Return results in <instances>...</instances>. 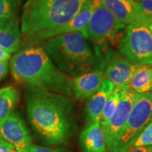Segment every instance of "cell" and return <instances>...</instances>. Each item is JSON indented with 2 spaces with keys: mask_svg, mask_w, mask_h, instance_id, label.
I'll use <instances>...</instances> for the list:
<instances>
[{
  "mask_svg": "<svg viewBox=\"0 0 152 152\" xmlns=\"http://www.w3.org/2000/svg\"><path fill=\"white\" fill-rule=\"evenodd\" d=\"M4 88H5V87H4V88H1V89H0V94H1V93L3 92V90H4Z\"/></svg>",
  "mask_w": 152,
  "mask_h": 152,
  "instance_id": "obj_30",
  "label": "cell"
},
{
  "mask_svg": "<svg viewBox=\"0 0 152 152\" xmlns=\"http://www.w3.org/2000/svg\"><path fill=\"white\" fill-rule=\"evenodd\" d=\"M125 26L118 21L107 9L99 3L80 33L86 40L94 43L96 47H102L107 42H113L117 38L121 39V37H117L118 35H120V32Z\"/></svg>",
  "mask_w": 152,
  "mask_h": 152,
  "instance_id": "obj_6",
  "label": "cell"
},
{
  "mask_svg": "<svg viewBox=\"0 0 152 152\" xmlns=\"http://www.w3.org/2000/svg\"><path fill=\"white\" fill-rule=\"evenodd\" d=\"M131 145L134 147L152 145V121L140 132V134Z\"/></svg>",
  "mask_w": 152,
  "mask_h": 152,
  "instance_id": "obj_21",
  "label": "cell"
},
{
  "mask_svg": "<svg viewBox=\"0 0 152 152\" xmlns=\"http://www.w3.org/2000/svg\"><path fill=\"white\" fill-rule=\"evenodd\" d=\"M15 149L12 144L0 138V152H11Z\"/></svg>",
  "mask_w": 152,
  "mask_h": 152,
  "instance_id": "obj_25",
  "label": "cell"
},
{
  "mask_svg": "<svg viewBox=\"0 0 152 152\" xmlns=\"http://www.w3.org/2000/svg\"><path fill=\"white\" fill-rule=\"evenodd\" d=\"M128 147L123 148V149H119L116 150V151H114L113 152H128Z\"/></svg>",
  "mask_w": 152,
  "mask_h": 152,
  "instance_id": "obj_28",
  "label": "cell"
},
{
  "mask_svg": "<svg viewBox=\"0 0 152 152\" xmlns=\"http://www.w3.org/2000/svg\"><path fill=\"white\" fill-rule=\"evenodd\" d=\"M20 0H0V20L8 19L16 14Z\"/></svg>",
  "mask_w": 152,
  "mask_h": 152,
  "instance_id": "obj_20",
  "label": "cell"
},
{
  "mask_svg": "<svg viewBox=\"0 0 152 152\" xmlns=\"http://www.w3.org/2000/svg\"><path fill=\"white\" fill-rule=\"evenodd\" d=\"M87 0H27L23 6L20 30L26 46L40 36L70 22Z\"/></svg>",
  "mask_w": 152,
  "mask_h": 152,
  "instance_id": "obj_3",
  "label": "cell"
},
{
  "mask_svg": "<svg viewBox=\"0 0 152 152\" xmlns=\"http://www.w3.org/2000/svg\"><path fill=\"white\" fill-rule=\"evenodd\" d=\"M120 50L125 58L141 66H152V18L142 17L125 27Z\"/></svg>",
  "mask_w": 152,
  "mask_h": 152,
  "instance_id": "obj_5",
  "label": "cell"
},
{
  "mask_svg": "<svg viewBox=\"0 0 152 152\" xmlns=\"http://www.w3.org/2000/svg\"><path fill=\"white\" fill-rule=\"evenodd\" d=\"M99 3V0H87L81 11L72 19L71 21L57 29L44 34L38 38L33 45H37L39 43L43 42L47 39L54 37L55 36L62 35V34L80 32L81 30L88 23L93 12H94L95 7Z\"/></svg>",
  "mask_w": 152,
  "mask_h": 152,
  "instance_id": "obj_11",
  "label": "cell"
},
{
  "mask_svg": "<svg viewBox=\"0 0 152 152\" xmlns=\"http://www.w3.org/2000/svg\"><path fill=\"white\" fill-rule=\"evenodd\" d=\"M83 152H106V141L100 122L88 123L80 135Z\"/></svg>",
  "mask_w": 152,
  "mask_h": 152,
  "instance_id": "obj_15",
  "label": "cell"
},
{
  "mask_svg": "<svg viewBox=\"0 0 152 152\" xmlns=\"http://www.w3.org/2000/svg\"><path fill=\"white\" fill-rule=\"evenodd\" d=\"M128 87L137 94L151 92L152 88V66H140L133 74Z\"/></svg>",
  "mask_w": 152,
  "mask_h": 152,
  "instance_id": "obj_17",
  "label": "cell"
},
{
  "mask_svg": "<svg viewBox=\"0 0 152 152\" xmlns=\"http://www.w3.org/2000/svg\"><path fill=\"white\" fill-rule=\"evenodd\" d=\"M99 3L124 26L132 23L145 16L137 9L135 4L127 0H99Z\"/></svg>",
  "mask_w": 152,
  "mask_h": 152,
  "instance_id": "obj_14",
  "label": "cell"
},
{
  "mask_svg": "<svg viewBox=\"0 0 152 152\" xmlns=\"http://www.w3.org/2000/svg\"><path fill=\"white\" fill-rule=\"evenodd\" d=\"M138 95L139 94L131 90L128 86L125 87L123 89L121 101L113 115L106 122L100 123L108 152L113 151L114 144L124 128Z\"/></svg>",
  "mask_w": 152,
  "mask_h": 152,
  "instance_id": "obj_8",
  "label": "cell"
},
{
  "mask_svg": "<svg viewBox=\"0 0 152 152\" xmlns=\"http://www.w3.org/2000/svg\"><path fill=\"white\" fill-rule=\"evenodd\" d=\"M115 85L111 81L105 79L99 89L88 99L85 109L87 123L100 122L102 111Z\"/></svg>",
  "mask_w": 152,
  "mask_h": 152,
  "instance_id": "obj_16",
  "label": "cell"
},
{
  "mask_svg": "<svg viewBox=\"0 0 152 152\" xmlns=\"http://www.w3.org/2000/svg\"><path fill=\"white\" fill-rule=\"evenodd\" d=\"M106 79L104 71H96L71 79L72 93L77 99L85 101L97 91Z\"/></svg>",
  "mask_w": 152,
  "mask_h": 152,
  "instance_id": "obj_12",
  "label": "cell"
},
{
  "mask_svg": "<svg viewBox=\"0 0 152 152\" xmlns=\"http://www.w3.org/2000/svg\"><path fill=\"white\" fill-rule=\"evenodd\" d=\"M124 88L125 87H114L107 101H106L105 106H104L103 111H102L100 118V123L106 122L113 115L115 110L116 109L120 101H121V96H122V93Z\"/></svg>",
  "mask_w": 152,
  "mask_h": 152,
  "instance_id": "obj_19",
  "label": "cell"
},
{
  "mask_svg": "<svg viewBox=\"0 0 152 152\" xmlns=\"http://www.w3.org/2000/svg\"><path fill=\"white\" fill-rule=\"evenodd\" d=\"M22 45V34L18 16L0 20V47L9 53L18 52Z\"/></svg>",
  "mask_w": 152,
  "mask_h": 152,
  "instance_id": "obj_13",
  "label": "cell"
},
{
  "mask_svg": "<svg viewBox=\"0 0 152 152\" xmlns=\"http://www.w3.org/2000/svg\"><path fill=\"white\" fill-rule=\"evenodd\" d=\"M135 6L142 14L152 18V0H139Z\"/></svg>",
  "mask_w": 152,
  "mask_h": 152,
  "instance_id": "obj_22",
  "label": "cell"
},
{
  "mask_svg": "<svg viewBox=\"0 0 152 152\" xmlns=\"http://www.w3.org/2000/svg\"><path fill=\"white\" fill-rule=\"evenodd\" d=\"M11 58V53L0 47V61H8Z\"/></svg>",
  "mask_w": 152,
  "mask_h": 152,
  "instance_id": "obj_27",
  "label": "cell"
},
{
  "mask_svg": "<svg viewBox=\"0 0 152 152\" xmlns=\"http://www.w3.org/2000/svg\"><path fill=\"white\" fill-rule=\"evenodd\" d=\"M28 118L33 132L47 146L68 141L73 126V104L66 96L30 90L26 97Z\"/></svg>",
  "mask_w": 152,
  "mask_h": 152,
  "instance_id": "obj_1",
  "label": "cell"
},
{
  "mask_svg": "<svg viewBox=\"0 0 152 152\" xmlns=\"http://www.w3.org/2000/svg\"><path fill=\"white\" fill-rule=\"evenodd\" d=\"M104 60L106 63L104 71L106 79L115 87H128L133 74L141 66L131 62L123 54L119 55L115 52H108Z\"/></svg>",
  "mask_w": 152,
  "mask_h": 152,
  "instance_id": "obj_10",
  "label": "cell"
},
{
  "mask_svg": "<svg viewBox=\"0 0 152 152\" xmlns=\"http://www.w3.org/2000/svg\"><path fill=\"white\" fill-rule=\"evenodd\" d=\"M10 70L13 78L30 90H47L71 96V79L58 70L45 49L30 45L11 58Z\"/></svg>",
  "mask_w": 152,
  "mask_h": 152,
  "instance_id": "obj_2",
  "label": "cell"
},
{
  "mask_svg": "<svg viewBox=\"0 0 152 152\" xmlns=\"http://www.w3.org/2000/svg\"><path fill=\"white\" fill-rule=\"evenodd\" d=\"M26 152H71L64 148H49L32 144Z\"/></svg>",
  "mask_w": 152,
  "mask_h": 152,
  "instance_id": "obj_23",
  "label": "cell"
},
{
  "mask_svg": "<svg viewBox=\"0 0 152 152\" xmlns=\"http://www.w3.org/2000/svg\"><path fill=\"white\" fill-rule=\"evenodd\" d=\"M20 96V92L16 87H5L0 94V123L14 111Z\"/></svg>",
  "mask_w": 152,
  "mask_h": 152,
  "instance_id": "obj_18",
  "label": "cell"
},
{
  "mask_svg": "<svg viewBox=\"0 0 152 152\" xmlns=\"http://www.w3.org/2000/svg\"><path fill=\"white\" fill-rule=\"evenodd\" d=\"M9 70L8 61H0V80L7 75Z\"/></svg>",
  "mask_w": 152,
  "mask_h": 152,
  "instance_id": "obj_26",
  "label": "cell"
},
{
  "mask_svg": "<svg viewBox=\"0 0 152 152\" xmlns=\"http://www.w3.org/2000/svg\"><path fill=\"white\" fill-rule=\"evenodd\" d=\"M11 152H18V151H17V150L16 149H14V150H13V151H11Z\"/></svg>",
  "mask_w": 152,
  "mask_h": 152,
  "instance_id": "obj_31",
  "label": "cell"
},
{
  "mask_svg": "<svg viewBox=\"0 0 152 152\" xmlns=\"http://www.w3.org/2000/svg\"><path fill=\"white\" fill-rule=\"evenodd\" d=\"M127 1H130V2L135 4V3L137 2L139 0H127Z\"/></svg>",
  "mask_w": 152,
  "mask_h": 152,
  "instance_id": "obj_29",
  "label": "cell"
},
{
  "mask_svg": "<svg viewBox=\"0 0 152 152\" xmlns=\"http://www.w3.org/2000/svg\"><path fill=\"white\" fill-rule=\"evenodd\" d=\"M128 152H152L151 146H144V147H134L129 146Z\"/></svg>",
  "mask_w": 152,
  "mask_h": 152,
  "instance_id": "obj_24",
  "label": "cell"
},
{
  "mask_svg": "<svg viewBox=\"0 0 152 152\" xmlns=\"http://www.w3.org/2000/svg\"><path fill=\"white\" fill-rule=\"evenodd\" d=\"M151 121L152 94H139L124 128L114 144L113 151L131 145Z\"/></svg>",
  "mask_w": 152,
  "mask_h": 152,
  "instance_id": "obj_7",
  "label": "cell"
},
{
  "mask_svg": "<svg viewBox=\"0 0 152 152\" xmlns=\"http://www.w3.org/2000/svg\"><path fill=\"white\" fill-rule=\"evenodd\" d=\"M20 1H22V0H20Z\"/></svg>",
  "mask_w": 152,
  "mask_h": 152,
  "instance_id": "obj_33",
  "label": "cell"
},
{
  "mask_svg": "<svg viewBox=\"0 0 152 152\" xmlns=\"http://www.w3.org/2000/svg\"><path fill=\"white\" fill-rule=\"evenodd\" d=\"M150 93H151V94H152V88H151V92H150Z\"/></svg>",
  "mask_w": 152,
  "mask_h": 152,
  "instance_id": "obj_32",
  "label": "cell"
},
{
  "mask_svg": "<svg viewBox=\"0 0 152 152\" xmlns=\"http://www.w3.org/2000/svg\"><path fill=\"white\" fill-rule=\"evenodd\" d=\"M42 43L58 70L68 77L104 71L106 68L105 61L91 48L80 32L62 34Z\"/></svg>",
  "mask_w": 152,
  "mask_h": 152,
  "instance_id": "obj_4",
  "label": "cell"
},
{
  "mask_svg": "<svg viewBox=\"0 0 152 152\" xmlns=\"http://www.w3.org/2000/svg\"><path fill=\"white\" fill-rule=\"evenodd\" d=\"M0 138L12 144L18 152H26L33 144L27 125L14 111L0 123Z\"/></svg>",
  "mask_w": 152,
  "mask_h": 152,
  "instance_id": "obj_9",
  "label": "cell"
}]
</instances>
